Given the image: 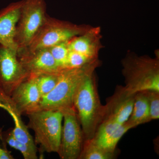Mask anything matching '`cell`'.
Returning a JSON list of instances; mask_svg holds the SVG:
<instances>
[{
	"mask_svg": "<svg viewBox=\"0 0 159 159\" xmlns=\"http://www.w3.org/2000/svg\"><path fill=\"white\" fill-rule=\"evenodd\" d=\"M73 104L84 141L92 139L105 116V106L99 99L94 72L88 74L80 84Z\"/></svg>",
	"mask_w": 159,
	"mask_h": 159,
	"instance_id": "1",
	"label": "cell"
},
{
	"mask_svg": "<svg viewBox=\"0 0 159 159\" xmlns=\"http://www.w3.org/2000/svg\"><path fill=\"white\" fill-rule=\"evenodd\" d=\"M0 139L3 145L8 144L11 148L19 151L24 159H38L37 148H32L18 140L12 134V129L4 132L0 129Z\"/></svg>",
	"mask_w": 159,
	"mask_h": 159,
	"instance_id": "15",
	"label": "cell"
},
{
	"mask_svg": "<svg viewBox=\"0 0 159 159\" xmlns=\"http://www.w3.org/2000/svg\"><path fill=\"white\" fill-rule=\"evenodd\" d=\"M98 60L79 68L63 69L58 82L48 94L42 97L39 109L62 111L74 107V98L80 84L99 66Z\"/></svg>",
	"mask_w": 159,
	"mask_h": 159,
	"instance_id": "2",
	"label": "cell"
},
{
	"mask_svg": "<svg viewBox=\"0 0 159 159\" xmlns=\"http://www.w3.org/2000/svg\"><path fill=\"white\" fill-rule=\"evenodd\" d=\"M101 38L100 28L90 27L83 34L68 41L69 49L91 59H98V53L102 47Z\"/></svg>",
	"mask_w": 159,
	"mask_h": 159,
	"instance_id": "13",
	"label": "cell"
},
{
	"mask_svg": "<svg viewBox=\"0 0 159 159\" xmlns=\"http://www.w3.org/2000/svg\"><path fill=\"white\" fill-rule=\"evenodd\" d=\"M28 127L24 123L15 125L12 129V133L14 137L22 143L27 144L33 148H37L32 136L29 133Z\"/></svg>",
	"mask_w": 159,
	"mask_h": 159,
	"instance_id": "21",
	"label": "cell"
},
{
	"mask_svg": "<svg viewBox=\"0 0 159 159\" xmlns=\"http://www.w3.org/2000/svg\"><path fill=\"white\" fill-rule=\"evenodd\" d=\"M23 2L11 3L0 11V45L18 50L15 38Z\"/></svg>",
	"mask_w": 159,
	"mask_h": 159,
	"instance_id": "12",
	"label": "cell"
},
{
	"mask_svg": "<svg viewBox=\"0 0 159 159\" xmlns=\"http://www.w3.org/2000/svg\"><path fill=\"white\" fill-rule=\"evenodd\" d=\"M127 121L132 125L134 128L151 121L148 99L145 91L136 93L133 109Z\"/></svg>",
	"mask_w": 159,
	"mask_h": 159,
	"instance_id": "14",
	"label": "cell"
},
{
	"mask_svg": "<svg viewBox=\"0 0 159 159\" xmlns=\"http://www.w3.org/2000/svg\"><path fill=\"white\" fill-rule=\"evenodd\" d=\"M159 58L129 54L122 61L125 88L132 93L159 91Z\"/></svg>",
	"mask_w": 159,
	"mask_h": 159,
	"instance_id": "3",
	"label": "cell"
},
{
	"mask_svg": "<svg viewBox=\"0 0 159 159\" xmlns=\"http://www.w3.org/2000/svg\"><path fill=\"white\" fill-rule=\"evenodd\" d=\"M90 27L77 25L47 16L38 33L30 45L25 49L33 51L38 49L49 48L83 34Z\"/></svg>",
	"mask_w": 159,
	"mask_h": 159,
	"instance_id": "5",
	"label": "cell"
},
{
	"mask_svg": "<svg viewBox=\"0 0 159 159\" xmlns=\"http://www.w3.org/2000/svg\"><path fill=\"white\" fill-rule=\"evenodd\" d=\"M46 10L44 0H23L15 38L18 51L27 48L34 39L45 21Z\"/></svg>",
	"mask_w": 159,
	"mask_h": 159,
	"instance_id": "6",
	"label": "cell"
},
{
	"mask_svg": "<svg viewBox=\"0 0 159 159\" xmlns=\"http://www.w3.org/2000/svg\"><path fill=\"white\" fill-rule=\"evenodd\" d=\"M14 159L11 152L8 150L6 146H4L3 148L0 147V159Z\"/></svg>",
	"mask_w": 159,
	"mask_h": 159,
	"instance_id": "23",
	"label": "cell"
},
{
	"mask_svg": "<svg viewBox=\"0 0 159 159\" xmlns=\"http://www.w3.org/2000/svg\"><path fill=\"white\" fill-rule=\"evenodd\" d=\"M135 95L127 90L124 86H117L114 94L108 98L104 105V119L111 118L120 124L126 122L132 111Z\"/></svg>",
	"mask_w": 159,
	"mask_h": 159,
	"instance_id": "11",
	"label": "cell"
},
{
	"mask_svg": "<svg viewBox=\"0 0 159 159\" xmlns=\"http://www.w3.org/2000/svg\"><path fill=\"white\" fill-rule=\"evenodd\" d=\"M11 97L21 116L38 110L42 97L36 84V75L30 74L15 89Z\"/></svg>",
	"mask_w": 159,
	"mask_h": 159,
	"instance_id": "10",
	"label": "cell"
},
{
	"mask_svg": "<svg viewBox=\"0 0 159 159\" xmlns=\"http://www.w3.org/2000/svg\"><path fill=\"white\" fill-rule=\"evenodd\" d=\"M60 71L58 73L35 75L36 84L42 97L48 94L55 87L59 79Z\"/></svg>",
	"mask_w": 159,
	"mask_h": 159,
	"instance_id": "17",
	"label": "cell"
},
{
	"mask_svg": "<svg viewBox=\"0 0 159 159\" xmlns=\"http://www.w3.org/2000/svg\"><path fill=\"white\" fill-rule=\"evenodd\" d=\"M17 55L21 63L29 75L58 73L61 70L48 48L33 51L22 49L17 51Z\"/></svg>",
	"mask_w": 159,
	"mask_h": 159,
	"instance_id": "9",
	"label": "cell"
},
{
	"mask_svg": "<svg viewBox=\"0 0 159 159\" xmlns=\"http://www.w3.org/2000/svg\"><path fill=\"white\" fill-rule=\"evenodd\" d=\"M116 154V152L110 151L90 139L84 142L79 159H112Z\"/></svg>",
	"mask_w": 159,
	"mask_h": 159,
	"instance_id": "16",
	"label": "cell"
},
{
	"mask_svg": "<svg viewBox=\"0 0 159 159\" xmlns=\"http://www.w3.org/2000/svg\"><path fill=\"white\" fill-rule=\"evenodd\" d=\"M0 108L7 111L12 117L14 122L22 120L21 116L18 111L11 96L7 95L0 88Z\"/></svg>",
	"mask_w": 159,
	"mask_h": 159,
	"instance_id": "19",
	"label": "cell"
},
{
	"mask_svg": "<svg viewBox=\"0 0 159 159\" xmlns=\"http://www.w3.org/2000/svg\"><path fill=\"white\" fill-rule=\"evenodd\" d=\"M27 126L34 131V142L43 152L57 153L61 139L62 111L39 109L27 114Z\"/></svg>",
	"mask_w": 159,
	"mask_h": 159,
	"instance_id": "4",
	"label": "cell"
},
{
	"mask_svg": "<svg viewBox=\"0 0 159 159\" xmlns=\"http://www.w3.org/2000/svg\"><path fill=\"white\" fill-rule=\"evenodd\" d=\"M85 55L75 51H70L67 61L66 68H79L96 61Z\"/></svg>",
	"mask_w": 159,
	"mask_h": 159,
	"instance_id": "20",
	"label": "cell"
},
{
	"mask_svg": "<svg viewBox=\"0 0 159 159\" xmlns=\"http://www.w3.org/2000/svg\"><path fill=\"white\" fill-rule=\"evenodd\" d=\"M62 112L64 123L57 153L61 159H79L84 142L81 125L74 107Z\"/></svg>",
	"mask_w": 159,
	"mask_h": 159,
	"instance_id": "7",
	"label": "cell"
},
{
	"mask_svg": "<svg viewBox=\"0 0 159 159\" xmlns=\"http://www.w3.org/2000/svg\"><path fill=\"white\" fill-rule=\"evenodd\" d=\"M148 99L151 120L159 118V91H144Z\"/></svg>",
	"mask_w": 159,
	"mask_h": 159,
	"instance_id": "22",
	"label": "cell"
},
{
	"mask_svg": "<svg viewBox=\"0 0 159 159\" xmlns=\"http://www.w3.org/2000/svg\"><path fill=\"white\" fill-rule=\"evenodd\" d=\"M17 51L0 45V88L10 96L29 76L19 59Z\"/></svg>",
	"mask_w": 159,
	"mask_h": 159,
	"instance_id": "8",
	"label": "cell"
},
{
	"mask_svg": "<svg viewBox=\"0 0 159 159\" xmlns=\"http://www.w3.org/2000/svg\"><path fill=\"white\" fill-rule=\"evenodd\" d=\"M48 49L60 68L61 70L66 68L67 61L70 51L68 41L60 43Z\"/></svg>",
	"mask_w": 159,
	"mask_h": 159,
	"instance_id": "18",
	"label": "cell"
}]
</instances>
